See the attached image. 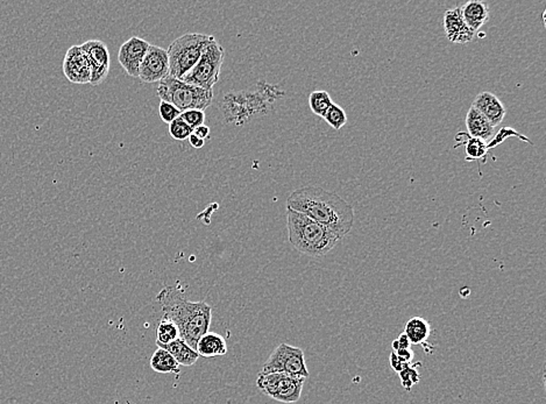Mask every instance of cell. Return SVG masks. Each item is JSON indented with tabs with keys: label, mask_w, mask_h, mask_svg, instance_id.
I'll return each instance as SVG.
<instances>
[{
	"label": "cell",
	"mask_w": 546,
	"mask_h": 404,
	"mask_svg": "<svg viewBox=\"0 0 546 404\" xmlns=\"http://www.w3.org/2000/svg\"><path fill=\"white\" fill-rule=\"evenodd\" d=\"M287 207L305 214L337 234L340 239L352 231L354 209L333 191L319 187H303L292 191Z\"/></svg>",
	"instance_id": "1"
},
{
	"label": "cell",
	"mask_w": 546,
	"mask_h": 404,
	"mask_svg": "<svg viewBox=\"0 0 546 404\" xmlns=\"http://www.w3.org/2000/svg\"><path fill=\"white\" fill-rule=\"evenodd\" d=\"M156 298L163 317L178 326L181 339L196 351L197 341L211 325L212 307L203 301H189L183 290L174 286L162 289Z\"/></svg>",
	"instance_id": "2"
},
{
	"label": "cell",
	"mask_w": 546,
	"mask_h": 404,
	"mask_svg": "<svg viewBox=\"0 0 546 404\" xmlns=\"http://www.w3.org/2000/svg\"><path fill=\"white\" fill-rule=\"evenodd\" d=\"M285 94L278 85L259 80L254 87L246 90L226 92L221 102V114L226 124L242 126L271 114Z\"/></svg>",
	"instance_id": "3"
},
{
	"label": "cell",
	"mask_w": 546,
	"mask_h": 404,
	"mask_svg": "<svg viewBox=\"0 0 546 404\" xmlns=\"http://www.w3.org/2000/svg\"><path fill=\"white\" fill-rule=\"evenodd\" d=\"M287 228L289 243L302 254L308 257H322L333 250L342 240L337 234L305 214L287 207Z\"/></svg>",
	"instance_id": "4"
},
{
	"label": "cell",
	"mask_w": 546,
	"mask_h": 404,
	"mask_svg": "<svg viewBox=\"0 0 546 404\" xmlns=\"http://www.w3.org/2000/svg\"><path fill=\"white\" fill-rule=\"evenodd\" d=\"M215 39L212 35L201 33H187L175 39L167 49L169 76L182 80Z\"/></svg>",
	"instance_id": "5"
},
{
	"label": "cell",
	"mask_w": 546,
	"mask_h": 404,
	"mask_svg": "<svg viewBox=\"0 0 546 404\" xmlns=\"http://www.w3.org/2000/svg\"><path fill=\"white\" fill-rule=\"evenodd\" d=\"M156 92L161 101L173 104L181 112L205 111L213 101V90H205L170 76L159 82Z\"/></svg>",
	"instance_id": "6"
},
{
	"label": "cell",
	"mask_w": 546,
	"mask_h": 404,
	"mask_svg": "<svg viewBox=\"0 0 546 404\" xmlns=\"http://www.w3.org/2000/svg\"><path fill=\"white\" fill-rule=\"evenodd\" d=\"M224 59L225 49L215 39L205 49L197 64L182 80L205 90H213V87L218 83Z\"/></svg>",
	"instance_id": "7"
},
{
	"label": "cell",
	"mask_w": 546,
	"mask_h": 404,
	"mask_svg": "<svg viewBox=\"0 0 546 404\" xmlns=\"http://www.w3.org/2000/svg\"><path fill=\"white\" fill-rule=\"evenodd\" d=\"M305 379L294 378L283 373H263L260 372L256 379V387L282 403H296L301 398Z\"/></svg>",
	"instance_id": "8"
},
{
	"label": "cell",
	"mask_w": 546,
	"mask_h": 404,
	"mask_svg": "<svg viewBox=\"0 0 546 404\" xmlns=\"http://www.w3.org/2000/svg\"><path fill=\"white\" fill-rule=\"evenodd\" d=\"M263 373H283L294 378H309L304 352L299 348L280 344L263 364Z\"/></svg>",
	"instance_id": "9"
},
{
	"label": "cell",
	"mask_w": 546,
	"mask_h": 404,
	"mask_svg": "<svg viewBox=\"0 0 546 404\" xmlns=\"http://www.w3.org/2000/svg\"><path fill=\"white\" fill-rule=\"evenodd\" d=\"M90 64L91 85H99L108 78L110 73V51L106 44L101 40H89L81 44Z\"/></svg>",
	"instance_id": "10"
},
{
	"label": "cell",
	"mask_w": 546,
	"mask_h": 404,
	"mask_svg": "<svg viewBox=\"0 0 546 404\" xmlns=\"http://www.w3.org/2000/svg\"><path fill=\"white\" fill-rule=\"evenodd\" d=\"M168 76H169V59H168L167 49L151 44L141 63L137 77L144 83H155V82H161Z\"/></svg>",
	"instance_id": "11"
},
{
	"label": "cell",
	"mask_w": 546,
	"mask_h": 404,
	"mask_svg": "<svg viewBox=\"0 0 546 404\" xmlns=\"http://www.w3.org/2000/svg\"><path fill=\"white\" fill-rule=\"evenodd\" d=\"M151 44L139 37H132L121 44L118 61L130 76H139V69Z\"/></svg>",
	"instance_id": "12"
},
{
	"label": "cell",
	"mask_w": 546,
	"mask_h": 404,
	"mask_svg": "<svg viewBox=\"0 0 546 404\" xmlns=\"http://www.w3.org/2000/svg\"><path fill=\"white\" fill-rule=\"evenodd\" d=\"M64 76L75 84H90V64L81 46H71L63 60Z\"/></svg>",
	"instance_id": "13"
},
{
	"label": "cell",
	"mask_w": 546,
	"mask_h": 404,
	"mask_svg": "<svg viewBox=\"0 0 546 404\" xmlns=\"http://www.w3.org/2000/svg\"><path fill=\"white\" fill-rule=\"evenodd\" d=\"M442 25L447 40L453 44H469L476 37V33L466 25L460 7L446 11Z\"/></svg>",
	"instance_id": "14"
},
{
	"label": "cell",
	"mask_w": 546,
	"mask_h": 404,
	"mask_svg": "<svg viewBox=\"0 0 546 404\" xmlns=\"http://www.w3.org/2000/svg\"><path fill=\"white\" fill-rule=\"evenodd\" d=\"M472 106L476 107L492 127L499 126L506 117L507 110L502 102L492 92H481L476 96Z\"/></svg>",
	"instance_id": "15"
},
{
	"label": "cell",
	"mask_w": 546,
	"mask_h": 404,
	"mask_svg": "<svg viewBox=\"0 0 546 404\" xmlns=\"http://www.w3.org/2000/svg\"><path fill=\"white\" fill-rule=\"evenodd\" d=\"M459 7L466 25L474 33H476L488 21V18H490V6L485 1L471 0V1H467V3L464 4V5Z\"/></svg>",
	"instance_id": "16"
},
{
	"label": "cell",
	"mask_w": 546,
	"mask_h": 404,
	"mask_svg": "<svg viewBox=\"0 0 546 404\" xmlns=\"http://www.w3.org/2000/svg\"><path fill=\"white\" fill-rule=\"evenodd\" d=\"M466 127L469 130V137L480 139V140L488 142L495 134V127L490 124V121L476 110V107H469L467 116H466Z\"/></svg>",
	"instance_id": "17"
},
{
	"label": "cell",
	"mask_w": 546,
	"mask_h": 404,
	"mask_svg": "<svg viewBox=\"0 0 546 404\" xmlns=\"http://www.w3.org/2000/svg\"><path fill=\"white\" fill-rule=\"evenodd\" d=\"M228 351V345L224 337L215 332H206L199 338L196 345V352L199 357H223Z\"/></svg>",
	"instance_id": "18"
},
{
	"label": "cell",
	"mask_w": 546,
	"mask_h": 404,
	"mask_svg": "<svg viewBox=\"0 0 546 404\" xmlns=\"http://www.w3.org/2000/svg\"><path fill=\"white\" fill-rule=\"evenodd\" d=\"M411 345L426 344L431 334V325L423 317H412L404 325V332Z\"/></svg>",
	"instance_id": "19"
},
{
	"label": "cell",
	"mask_w": 546,
	"mask_h": 404,
	"mask_svg": "<svg viewBox=\"0 0 546 404\" xmlns=\"http://www.w3.org/2000/svg\"><path fill=\"white\" fill-rule=\"evenodd\" d=\"M159 348L169 352L174 357L175 360L178 361V365L185 366V367L196 364V361L199 357L197 352L194 351V348H190L181 338L178 341H173L170 344L159 346Z\"/></svg>",
	"instance_id": "20"
},
{
	"label": "cell",
	"mask_w": 546,
	"mask_h": 404,
	"mask_svg": "<svg viewBox=\"0 0 546 404\" xmlns=\"http://www.w3.org/2000/svg\"><path fill=\"white\" fill-rule=\"evenodd\" d=\"M151 367L153 371L161 373V374H178L180 373V365L175 360L174 357L163 348H159L151 357Z\"/></svg>",
	"instance_id": "21"
},
{
	"label": "cell",
	"mask_w": 546,
	"mask_h": 404,
	"mask_svg": "<svg viewBox=\"0 0 546 404\" xmlns=\"http://www.w3.org/2000/svg\"><path fill=\"white\" fill-rule=\"evenodd\" d=\"M465 140H456L458 144L454 147H459L460 145H465L466 147V160L467 161H480L485 159L488 153L487 144L485 141L476 139V137H469L467 133H460Z\"/></svg>",
	"instance_id": "22"
},
{
	"label": "cell",
	"mask_w": 546,
	"mask_h": 404,
	"mask_svg": "<svg viewBox=\"0 0 546 404\" xmlns=\"http://www.w3.org/2000/svg\"><path fill=\"white\" fill-rule=\"evenodd\" d=\"M180 338L181 337H180L178 326L167 318H162L156 329V345L163 346V345L170 344Z\"/></svg>",
	"instance_id": "23"
},
{
	"label": "cell",
	"mask_w": 546,
	"mask_h": 404,
	"mask_svg": "<svg viewBox=\"0 0 546 404\" xmlns=\"http://www.w3.org/2000/svg\"><path fill=\"white\" fill-rule=\"evenodd\" d=\"M333 102H332L331 96L328 94V91L324 90H316L310 94L309 97V105L311 109L312 112L316 116L322 117L325 114L326 111L328 110V107L331 106Z\"/></svg>",
	"instance_id": "24"
},
{
	"label": "cell",
	"mask_w": 546,
	"mask_h": 404,
	"mask_svg": "<svg viewBox=\"0 0 546 404\" xmlns=\"http://www.w3.org/2000/svg\"><path fill=\"white\" fill-rule=\"evenodd\" d=\"M323 119L335 130H342V127L347 124V114L338 104H332L323 116Z\"/></svg>",
	"instance_id": "25"
},
{
	"label": "cell",
	"mask_w": 546,
	"mask_h": 404,
	"mask_svg": "<svg viewBox=\"0 0 546 404\" xmlns=\"http://www.w3.org/2000/svg\"><path fill=\"white\" fill-rule=\"evenodd\" d=\"M511 137H519V139L524 141V142H529V144L533 145V142L530 141L529 137H526V135L519 133V132H516V130L511 128V127H502V128H501L497 133L494 134L492 139L487 142V149H488V151L494 149V148L497 147L499 145L502 144L503 141L506 140V139Z\"/></svg>",
	"instance_id": "26"
},
{
	"label": "cell",
	"mask_w": 546,
	"mask_h": 404,
	"mask_svg": "<svg viewBox=\"0 0 546 404\" xmlns=\"http://www.w3.org/2000/svg\"><path fill=\"white\" fill-rule=\"evenodd\" d=\"M192 133H194V130H192V127L189 126V125L180 117H178V119H175L173 123L169 124V134H170V137H173V139H175V140H187Z\"/></svg>",
	"instance_id": "27"
},
{
	"label": "cell",
	"mask_w": 546,
	"mask_h": 404,
	"mask_svg": "<svg viewBox=\"0 0 546 404\" xmlns=\"http://www.w3.org/2000/svg\"><path fill=\"white\" fill-rule=\"evenodd\" d=\"M399 378L402 384V387L408 391H411L412 387L418 384L419 380H421L418 371L411 365L408 366L406 369H403L402 372H399Z\"/></svg>",
	"instance_id": "28"
},
{
	"label": "cell",
	"mask_w": 546,
	"mask_h": 404,
	"mask_svg": "<svg viewBox=\"0 0 546 404\" xmlns=\"http://www.w3.org/2000/svg\"><path fill=\"white\" fill-rule=\"evenodd\" d=\"M159 114L162 121L169 125L181 116V111L176 109L173 104L161 101L159 105Z\"/></svg>",
	"instance_id": "29"
},
{
	"label": "cell",
	"mask_w": 546,
	"mask_h": 404,
	"mask_svg": "<svg viewBox=\"0 0 546 404\" xmlns=\"http://www.w3.org/2000/svg\"><path fill=\"white\" fill-rule=\"evenodd\" d=\"M180 118L192 127V130H196L197 127L204 125L205 112L201 110L185 111V112H181Z\"/></svg>",
	"instance_id": "30"
},
{
	"label": "cell",
	"mask_w": 546,
	"mask_h": 404,
	"mask_svg": "<svg viewBox=\"0 0 546 404\" xmlns=\"http://www.w3.org/2000/svg\"><path fill=\"white\" fill-rule=\"evenodd\" d=\"M389 362H390V366H392V369L399 374V372H402L403 369H406L408 366H410L411 364H407V362H404V361L402 360V359H399L397 355H396L395 352H392V354H390V357H389Z\"/></svg>",
	"instance_id": "31"
},
{
	"label": "cell",
	"mask_w": 546,
	"mask_h": 404,
	"mask_svg": "<svg viewBox=\"0 0 546 404\" xmlns=\"http://www.w3.org/2000/svg\"><path fill=\"white\" fill-rule=\"evenodd\" d=\"M392 350H394V352H396L399 351V350H403V348H411V344H410V341H408L406 334L402 333L399 334L397 339L392 341Z\"/></svg>",
	"instance_id": "32"
},
{
	"label": "cell",
	"mask_w": 546,
	"mask_h": 404,
	"mask_svg": "<svg viewBox=\"0 0 546 404\" xmlns=\"http://www.w3.org/2000/svg\"><path fill=\"white\" fill-rule=\"evenodd\" d=\"M395 353L399 359H402L407 364H411V361L414 360V357H415V353H414L411 348H403V350L396 351Z\"/></svg>",
	"instance_id": "33"
},
{
	"label": "cell",
	"mask_w": 546,
	"mask_h": 404,
	"mask_svg": "<svg viewBox=\"0 0 546 404\" xmlns=\"http://www.w3.org/2000/svg\"><path fill=\"white\" fill-rule=\"evenodd\" d=\"M194 135H197L198 137H201V140H206L210 139V127L206 125H201V126L197 127L196 130H194Z\"/></svg>",
	"instance_id": "34"
},
{
	"label": "cell",
	"mask_w": 546,
	"mask_h": 404,
	"mask_svg": "<svg viewBox=\"0 0 546 404\" xmlns=\"http://www.w3.org/2000/svg\"><path fill=\"white\" fill-rule=\"evenodd\" d=\"M188 140L192 147L196 148V149H201V148L204 147L205 141L201 140V137H198L194 133L188 137Z\"/></svg>",
	"instance_id": "35"
}]
</instances>
